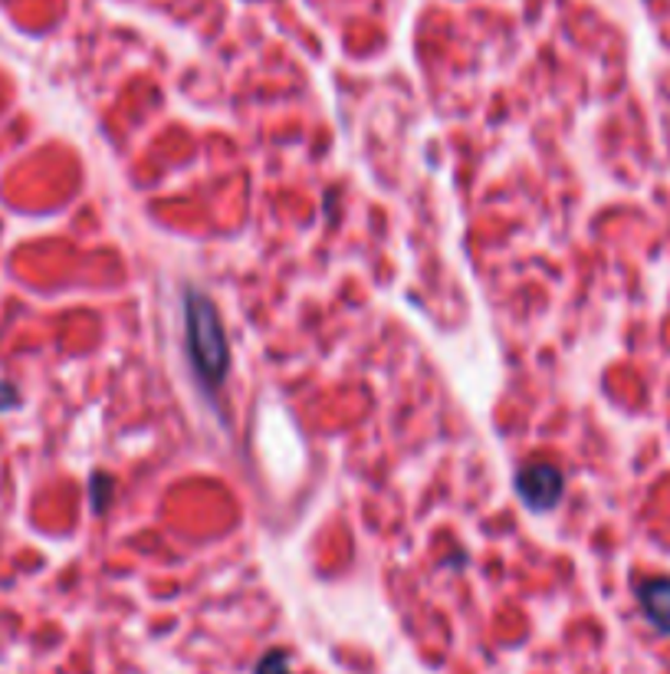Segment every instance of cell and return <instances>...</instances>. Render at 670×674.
<instances>
[{
    "mask_svg": "<svg viewBox=\"0 0 670 674\" xmlns=\"http://www.w3.org/2000/svg\"><path fill=\"white\" fill-rule=\"evenodd\" d=\"M184 329H188V356L194 372L207 389H220L230 366V346L217 306L197 290H188L184 296Z\"/></svg>",
    "mask_w": 670,
    "mask_h": 674,
    "instance_id": "cell-1",
    "label": "cell"
},
{
    "mask_svg": "<svg viewBox=\"0 0 670 674\" xmlns=\"http://www.w3.org/2000/svg\"><path fill=\"white\" fill-rule=\"evenodd\" d=\"M563 487H566L563 471L546 461H530L516 474V491L530 510H553L563 497Z\"/></svg>",
    "mask_w": 670,
    "mask_h": 674,
    "instance_id": "cell-2",
    "label": "cell"
},
{
    "mask_svg": "<svg viewBox=\"0 0 670 674\" xmlns=\"http://www.w3.org/2000/svg\"><path fill=\"white\" fill-rule=\"evenodd\" d=\"M638 603L641 613L648 616V622L670 636V576H655V580H641L638 583Z\"/></svg>",
    "mask_w": 670,
    "mask_h": 674,
    "instance_id": "cell-3",
    "label": "cell"
},
{
    "mask_svg": "<svg viewBox=\"0 0 670 674\" xmlns=\"http://www.w3.org/2000/svg\"><path fill=\"white\" fill-rule=\"evenodd\" d=\"M253 674H293V669H289V655H286V652H266V655L260 659V665H257V672Z\"/></svg>",
    "mask_w": 670,
    "mask_h": 674,
    "instance_id": "cell-4",
    "label": "cell"
},
{
    "mask_svg": "<svg viewBox=\"0 0 670 674\" xmlns=\"http://www.w3.org/2000/svg\"><path fill=\"white\" fill-rule=\"evenodd\" d=\"M13 402H16V395H13V389L0 382V408H7V405H13Z\"/></svg>",
    "mask_w": 670,
    "mask_h": 674,
    "instance_id": "cell-5",
    "label": "cell"
}]
</instances>
